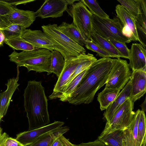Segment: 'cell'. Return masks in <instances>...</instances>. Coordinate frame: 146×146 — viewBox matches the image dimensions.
<instances>
[{
  "instance_id": "27",
  "label": "cell",
  "mask_w": 146,
  "mask_h": 146,
  "mask_svg": "<svg viewBox=\"0 0 146 146\" xmlns=\"http://www.w3.org/2000/svg\"><path fill=\"white\" fill-rule=\"evenodd\" d=\"M88 69L83 71L75 77L64 88L62 94L58 97L62 102H67V99L74 91L86 74Z\"/></svg>"
},
{
  "instance_id": "23",
  "label": "cell",
  "mask_w": 146,
  "mask_h": 146,
  "mask_svg": "<svg viewBox=\"0 0 146 146\" xmlns=\"http://www.w3.org/2000/svg\"><path fill=\"white\" fill-rule=\"evenodd\" d=\"M120 91L117 89L105 88L98 96L97 100L101 111L106 110L113 102L119 94Z\"/></svg>"
},
{
  "instance_id": "18",
  "label": "cell",
  "mask_w": 146,
  "mask_h": 146,
  "mask_svg": "<svg viewBox=\"0 0 146 146\" xmlns=\"http://www.w3.org/2000/svg\"><path fill=\"white\" fill-rule=\"evenodd\" d=\"M140 111V110L138 109L135 112L131 123L123 130L124 146H138L137 129Z\"/></svg>"
},
{
  "instance_id": "8",
  "label": "cell",
  "mask_w": 146,
  "mask_h": 146,
  "mask_svg": "<svg viewBox=\"0 0 146 146\" xmlns=\"http://www.w3.org/2000/svg\"><path fill=\"white\" fill-rule=\"evenodd\" d=\"M131 73L126 60L114 59L105 88L120 91L130 79Z\"/></svg>"
},
{
  "instance_id": "5",
  "label": "cell",
  "mask_w": 146,
  "mask_h": 146,
  "mask_svg": "<svg viewBox=\"0 0 146 146\" xmlns=\"http://www.w3.org/2000/svg\"><path fill=\"white\" fill-rule=\"evenodd\" d=\"M92 31L107 39L111 38L129 43L131 40L122 33L123 27L118 18H102L93 15Z\"/></svg>"
},
{
  "instance_id": "36",
  "label": "cell",
  "mask_w": 146,
  "mask_h": 146,
  "mask_svg": "<svg viewBox=\"0 0 146 146\" xmlns=\"http://www.w3.org/2000/svg\"><path fill=\"white\" fill-rule=\"evenodd\" d=\"M106 39L113 45L123 58L129 59V49L127 47L126 43L110 38Z\"/></svg>"
},
{
  "instance_id": "12",
  "label": "cell",
  "mask_w": 146,
  "mask_h": 146,
  "mask_svg": "<svg viewBox=\"0 0 146 146\" xmlns=\"http://www.w3.org/2000/svg\"><path fill=\"white\" fill-rule=\"evenodd\" d=\"M68 5L66 0H46L35 12L36 16L42 19L61 17L68 9Z\"/></svg>"
},
{
  "instance_id": "44",
  "label": "cell",
  "mask_w": 146,
  "mask_h": 146,
  "mask_svg": "<svg viewBox=\"0 0 146 146\" xmlns=\"http://www.w3.org/2000/svg\"><path fill=\"white\" fill-rule=\"evenodd\" d=\"M146 97H145L144 100L140 105L141 108V111L145 112L146 111Z\"/></svg>"
},
{
  "instance_id": "33",
  "label": "cell",
  "mask_w": 146,
  "mask_h": 146,
  "mask_svg": "<svg viewBox=\"0 0 146 146\" xmlns=\"http://www.w3.org/2000/svg\"><path fill=\"white\" fill-rule=\"evenodd\" d=\"M85 46L88 49L97 53V55L102 58L112 57L107 52L102 48L95 43L92 38L90 40H85Z\"/></svg>"
},
{
  "instance_id": "42",
  "label": "cell",
  "mask_w": 146,
  "mask_h": 146,
  "mask_svg": "<svg viewBox=\"0 0 146 146\" xmlns=\"http://www.w3.org/2000/svg\"><path fill=\"white\" fill-rule=\"evenodd\" d=\"M64 145L60 137L53 143L51 146H63Z\"/></svg>"
},
{
  "instance_id": "22",
  "label": "cell",
  "mask_w": 146,
  "mask_h": 146,
  "mask_svg": "<svg viewBox=\"0 0 146 146\" xmlns=\"http://www.w3.org/2000/svg\"><path fill=\"white\" fill-rule=\"evenodd\" d=\"M69 128L67 126L61 127L57 130L49 133L28 146H51L58 138L67 132Z\"/></svg>"
},
{
  "instance_id": "35",
  "label": "cell",
  "mask_w": 146,
  "mask_h": 146,
  "mask_svg": "<svg viewBox=\"0 0 146 146\" xmlns=\"http://www.w3.org/2000/svg\"><path fill=\"white\" fill-rule=\"evenodd\" d=\"M15 2L0 0V19L2 17L12 13L16 7Z\"/></svg>"
},
{
  "instance_id": "37",
  "label": "cell",
  "mask_w": 146,
  "mask_h": 146,
  "mask_svg": "<svg viewBox=\"0 0 146 146\" xmlns=\"http://www.w3.org/2000/svg\"><path fill=\"white\" fill-rule=\"evenodd\" d=\"M136 30L139 42L146 49V31L136 23Z\"/></svg>"
},
{
  "instance_id": "10",
  "label": "cell",
  "mask_w": 146,
  "mask_h": 146,
  "mask_svg": "<svg viewBox=\"0 0 146 146\" xmlns=\"http://www.w3.org/2000/svg\"><path fill=\"white\" fill-rule=\"evenodd\" d=\"M64 122L55 121L44 126L20 133L16 135V139L25 146H28L47 134L57 130L62 127Z\"/></svg>"
},
{
  "instance_id": "17",
  "label": "cell",
  "mask_w": 146,
  "mask_h": 146,
  "mask_svg": "<svg viewBox=\"0 0 146 146\" xmlns=\"http://www.w3.org/2000/svg\"><path fill=\"white\" fill-rule=\"evenodd\" d=\"M131 90V84L129 80L112 103L105 110L103 115L107 122L111 121L117 109L127 99L130 98Z\"/></svg>"
},
{
  "instance_id": "4",
  "label": "cell",
  "mask_w": 146,
  "mask_h": 146,
  "mask_svg": "<svg viewBox=\"0 0 146 146\" xmlns=\"http://www.w3.org/2000/svg\"><path fill=\"white\" fill-rule=\"evenodd\" d=\"M43 32L53 43L54 50L58 51L64 60L86 53L83 46L76 43L63 33L56 24H49L41 26Z\"/></svg>"
},
{
  "instance_id": "1",
  "label": "cell",
  "mask_w": 146,
  "mask_h": 146,
  "mask_svg": "<svg viewBox=\"0 0 146 146\" xmlns=\"http://www.w3.org/2000/svg\"><path fill=\"white\" fill-rule=\"evenodd\" d=\"M114 59L102 58L97 60L88 69L67 101L75 105L92 102L96 92L106 83Z\"/></svg>"
},
{
  "instance_id": "14",
  "label": "cell",
  "mask_w": 146,
  "mask_h": 146,
  "mask_svg": "<svg viewBox=\"0 0 146 146\" xmlns=\"http://www.w3.org/2000/svg\"><path fill=\"white\" fill-rule=\"evenodd\" d=\"M130 80L131 90L130 98L134 103L143 96L146 92V72L133 71Z\"/></svg>"
},
{
  "instance_id": "46",
  "label": "cell",
  "mask_w": 146,
  "mask_h": 146,
  "mask_svg": "<svg viewBox=\"0 0 146 146\" xmlns=\"http://www.w3.org/2000/svg\"><path fill=\"white\" fill-rule=\"evenodd\" d=\"M141 146H146V136H145L144 138Z\"/></svg>"
},
{
  "instance_id": "9",
  "label": "cell",
  "mask_w": 146,
  "mask_h": 146,
  "mask_svg": "<svg viewBox=\"0 0 146 146\" xmlns=\"http://www.w3.org/2000/svg\"><path fill=\"white\" fill-rule=\"evenodd\" d=\"M65 60L64 68L56 83L54 85L52 93L49 96L50 100L55 99L62 93L68 80L82 59L84 54Z\"/></svg>"
},
{
  "instance_id": "3",
  "label": "cell",
  "mask_w": 146,
  "mask_h": 146,
  "mask_svg": "<svg viewBox=\"0 0 146 146\" xmlns=\"http://www.w3.org/2000/svg\"><path fill=\"white\" fill-rule=\"evenodd\" d=\"M9 60L14 62L17 67L23 66L28 72H47L50 74L51 51L44 48L18 52L15 50L9 56Z\"/></svg>"
},
{
  "instance_id": "34",
  "label": "cell",
  "mask_w": 146,
  "mask_h": 146,
  "mask_svg": "<svg viewBox=\"0 0 146 146\" xmlns=\"http://www.w3.org/2000/svg\"><path fill=\"white\" fill-rule=\"evenodd\" d=\"M117 1L134 17L135 20L138 17L139 11L135 1L131 0H117Z\"/></svg>"
},
{
  "instance_id": "26",
  "label": "cell",
  "mask_w": 146,
  "mask_h": 146,
  "mask_svg": "<svg viewBox=\"0 0 146 146\" xmlns=\"http://www.w3.org/2000/svg\"><path fill=\"white\" fill-rule=\"evenodd\" d=\"M97 60L92 54L89 53L84 54L82 59L69 78L66 86L78 75L88 69Z\"/></svg>"
},
{
  "instance_id": "40",
  "label": "cell",
  "mask_w": 146,
  "mask_h": 146,
  "mask_svg": "<svg viewBox=\"0 0 146 146\" xmlns=\"http://www.w3.org/2000/svg\"><path fill=\"white\" fill-rule=\"evenodd\" d=\"M8 137L6 133H2V129L0 127V146H4L5 140Z\"/></svg>"
},
{
  "instance_id": "21",
  "label": "cell",
  "mask_w": 146,
  "mask_h": 146,
  "mask_svg": "<svg viewBox=\"0 0 146 146\" xmlns=\"http://www.w3.org/2000/svg\"><path fill=\"white\" fill-rule=\"evenodd\" d=\"M123 130H117L109 133L100 134L98 137L105 146H124Z\"/></svg>"
},
{
  "instance_id": "41",
  "label": "cell",
  "mask_w": 146,
  "mask_h": 146,
  "mask_svg": "<svg viewBox=\"0 0 146 146\" xmlns=\"http://www.w3.org/2000/svg\"><path fill=\"white\" fill-rule=\"evenodd\" d=\"M60 138L65 146H73L74 144L71 143L63 135L61 136L60 137Z\"/></svg>"
},
{
  "instance_id": "16",
  "label": "cell",
  "mask_w": 146,
  "mask_h": 146,
  "mask_svg": "<svg viewBox=\"0 0 146 146\" xmlns=\"http://www.w3.org/2000/svg\"><path fill=\"white\" fill-rule=\"evenodd\" d=\"M19 76L8 80L5 91L0 93V122L6 114L12 97L19 84L17 82Z\"/></svg>"
},
{
  "instance_id": "29",
  "label": "cell",
  "mask_w": 146,
  "mask_h": 146,
  "mask_svg": "<svg viewBox=\"0 0 146 146\" xmlns=\"http://www.w3.org/2000/svg\"><path fill=\"white\" fill-rule=\"evenodd\" d=\"M26 29L19 25L12 24L1 29L5 36V39H8L21 36L24 31Z\"/></svg>"
},
{
  "instance_id": "13",
  "label": "cell",
  "mask_w": 146,
  "mask_h": 146,
  "mask_svg": "<svg viewBox=\"0 0 146 146\" xmlns=\"http://www.w3.org/2000/svg\"><path fill=\"white\" fill-rule=\"evenodd\" d=\"M21 37L35 48H44L51 51L54 50L53 43L47 36L40 30L25 29Z\"/></svg>"
},
{
  "instance_id": "19",
  "label": "cell",
  "mask_w": 146,
  "mask_h": 146,
  "mask_svg": "<svg viewBox=\"0 0 146 146\" xmlns=\"http://www.w3.org/2000/svg\"><path fill=\"white\" fill-rule=\"evenodd\" d=\"M115 11L117 17L123 27L129 29L135 41H139L137 33L136 21L134 17L120 5H116Z\"/></svg>"
},
{
  "instance_id": "28",
  "label": "cell",
  "mask_w": 146,
  "mask_h": 146,
  "mask_svg": "<svg viewBox=\"0 0 146 146\" xmlns=\"http://www.w3.org/2000/svg\"><path fill=\"white\" fill-rule=\"evenodd\" d=\"M4 42L14 50L30 51L38 49L25 40L21 36L5 39Z\"/></svg>"
},
{
  "instance_id": "15",
  "label": "cell",
  "mask_w": 146,
  "mask_h": 146,
  "mask_svg": "<svg viewBox=\"0 0 146 146\" xmlns=\"http://www.w3.org/2000/svg\"><path fill=\"white\" fill-rule=\"evenodd\" d=\"M129 67L133 71L146 72V50L141 43H133L129 49Z\"/></svg>"
},
{
  "instance_id": "30",
  "label": "cell",
  "mask_w": 146,
  "mask_h": 146,
  "mask_svg": "<svg viewBox=\"0 0 146 146\" xmlns=\"http://www.w3.org/2000/svg\"><path fill=\"white\" fill-rule=\"evenodd\" d=\"M81 1L89 9L93 14L102 18H109V16L101 9L96 1L82 0Z\"/></svg>"
},
{
  "instance_id": "11",
  "label": "cell",
  "mask_w": 146,
  "mask_h": 146,
  "mask_svg": "<svg viewBox=\"0 0 146 146\" xmlns=\"http://www.w3.org/2000/svg\"><path fill=\"white\" fill-rule=\"evenodd\" d=\"M35 12L21 10L15 8L10 14L2 17L0 20V29L5 28L12 24H16L26 29L35 20Z\"/></svg>"
},
{
  "instance_id": "31",
  "label": "cell",
  "mask_w": 146,
  "mask_h": 146,
  "mask_svg": "<svg viewBox=\"0 0 146 146\" xmlns=\"http://www.w3.org/2000/svg\"><path fill=\"white\" fill-rule=\"evenodd\" d=\"M137 144L141 146L146 136V119L145 112L140 110L138 125Z\"/></svg>"
},
{
  "instance_id": "38",
  "label": "cell",
  "mask_w": 146,
  "mask_h": 146,
  "mask_svg": "<svg viewBox=\"0 0 146 146\" xmlns=\"http://www.w3.org/2000/svg\"><path fill=\"white\" fill-rule=\"evenodd\" d=\"M3 146H25L16 139L8 137L6 139Z\"/></svg>"
},
{
  "instance_id": "43",
  "label": "cell",
  "mask_w": 146,
  "mask_h": 146,
  "mask_svg": "<svg viewBox=\"0 0 146 146\" xmlns=\"http://www.w3.org/2000/svg\"><path fill=\"white\" fill-rule=\"evenodd\" d=\"M5 40V36L0 29V47L3 45Z\"/></svg>"
},
{
  "instance_id": "25",
  "label": "cell",
  "mask_w": 146,
  "mask_h": 146,
  "mask_svg": "<svg viewBox=\"0 0 146 146\" xmlns=\"http://www.w3.org/2000/svg\"><path fill=\"white\" fill-rule=\"evenodd\" d=\"M51 52L50 74L53 73L58 78L64 67L65 60L62 54L58 51L53 50Z\"/></svg>"
},
{
  "instance_id": "2",
  "label": "cell",
  "mask_w": 146,
  "mask_h": 146,
  "mask_svg": "<svg viewBox=\"0 0 146 146\" xmlns=\"http://www.w3.org/2000/svg\"><path fill=\"white\" fill-rule=\"evenodd\" d=\"M24 107L29 122L28 130H31L50 123L48 100L44 88L41 81L28 82L24 90Z\"/></svg>"
},
{
  "instance_id": "20",
  "label": "cell",
  "mask_w": 146,
  "mask_h": 146,
  "mask_svg": "<svg viewBox=\"0 0 146 146\" xmlns=\"http://www.w3.org/2000/svg\"><path fill=\"white\" fill-rule=\"evenodd\" d=\"M58 27L63 33L76 43L82 46L85 45V40L73 22L69 24L63 22Z\"/></svg>"
},
{
  "instance_id": "6",
  "label": "cell",
  "mask_w": 146,
  "mask_h": 146,
  "mask_svg": "<svg viewBox=\"0 0 146 146\" xmlns=\"http://www.w3.org/2000/svg\"><path fill=\"white\" fill-rule=\"evenodd\" d=\"M66 11L73 23L85 40H90L93 31V14L81 1L74 3Z\"/></svg>"
},
{
  "instance_id": "39",
  "label": "cell",
  "mask_w": 146,
  "mask_h": 146,
  "mask_svg": "<svg viewBox=\"0 0 146 146\" xmlns=\"http://www.w3.org/2000/svg\"><path fill=\"white\" fill-rule=\"evenodd\" d=\"M73 146H105L104 144L98 139L88 143H82L78 145H73Z\"/></svg>"
},
{
  "instance_id": "45",
  "label": "cell",
  "mask_w": 146,
  "mask_h": 146,
  "mask_svg": "<svg viewBox=\"0 0 146 146\" xmlns=\"http://www.w3.org/2000/svg\"><path fill=\"white\" fill-rule=\"evenodd\" d=\"M66 0L68 4V5H70L71 6L74 3V2L77 1L76 0Z\"/></svg>"
},
{
  "instance_id": "47",
  "label": "cell",
  "mask_w": 146,
  "mask_h": 146,
  "mask_svg": "<svg viewBox=\"0 0 146 146\" xmlns=\"http://www.w3.org/2000/svg\"></svg>"
},
{
  "instance_id": "7",
  "label": "cell",
  "mask_w": 146,
  "mask_h": 146,
  "mask_svg": "<svg viewBox=\"0 0 146 146\" xmlns=\"http://www.w3.org/2000/svg\"><path fill=\"white\" fill-rule=\"evenodd\" d=\"M134 103L129 98L117 109L111 121L106 122L101 134L110 133L117 130H124L132 121L135 112Z\"/></svg>"
},
{
  "instance_id": "32",
  "label": "cell",
  "mask_w": 146,
  "mask_h": 146,
  "mask_svg": "<svg viewBox=\"0 0 146 146\" xmlns=\"http://www.w3.org/2000/svg\"><path fill=\"white\" fill-rule=\"evenodd\" d=\"M137 5L139 13L136 19V23L146 31V0H134Z\"/></svg>"
},
{
  "instance_id": "24",
  "label": "cell",
  "mask_w": 146,
  "mask_h": 146,
  "mask_svg": "<svg viewBox=\"0 0 146 146\" xmlns=\"http://www.w3.org/2000/svg\"><path fill=\"white\" fill-rule=\"evenodd\" d=\"M92 38L102 48L109 53L112 58H123L115 47L106 39L92 31Z\"/></svg>"
}]
</instances>
